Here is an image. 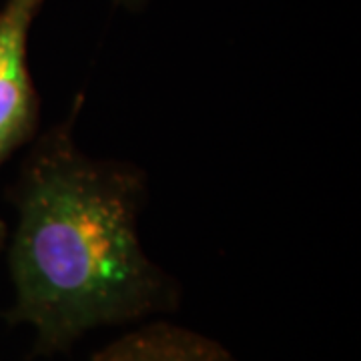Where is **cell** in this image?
Here are the masks:
<instances>
[{
  "label": "cell",
  "mask_w": 361,
  "mask_h": 361,
  "mask_svg": "<svg viewBox=\"0 0 361 361\" xmlns=\"http://www.w3.org/2000/svg\"><path fill=\"white\" fill-rule=\"evenodd\" d=\"M80 101L30 142L14 185L8 233L13 305L35 353H65L94 329L141 322L179 305V283L147 255L139 215L147 175L118 159L87 155L75 141Z\"/></svg>",
  "instance_id": "1"
},
{
  "label": "cell",
  "mask_w": 361,
  "mask_h": 361,
  "mask_svg": "<svg viewBox=\"0 0 361 361\" xmlns=\"http://www.w3.org/2000/svg\"><path fill=\"white\" fill-rule=\"evenodd\" d=\"M44 0H4L0 8V169L39 137L40 99L28 39Z\"/></svg>",
  "instance_id": "2"
},
{
  "label": "cell",
  "mask_w": 361,
  "mask_h": 361,
  "mask_svg": "<svg viewBox=\"0 0 361 361\" xmlns=\"http://www.w3.org/2000/svg\"><path fill=\"white\" fill-rule=\"evenodd\" d=\"M90 361H237L231 351L189 327L153 322L109 343Z\"/></svg>",
  "instance_id": "3"
},
{
  "label": "cell",
  "mask_w": 361,
  "mask_h": 361,
  "mask_svg": "<svg viewBox=\"0 0 361 361\" xmlns=\"http://www.w3.org/2000/svg\"><path fill=\"white\" fill-rule=\"evenodd\" d=\"M6 239H8V225H6V221L0 217V251L6 247Z\"/></svg>",
  "instance_id": "4"
}]
</instances>
